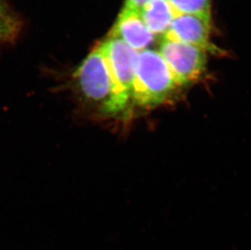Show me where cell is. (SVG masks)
<instances>
[{
  "instance_id": "6da1fadb",
  "label": "cell",
  "mask_w": 251,
  "mask_h": 250,
  "mask_svg": "<svg viewBox=\"0 0 251 250\" xmlns=\"http://www.w3.org/2000/svg\"><path fill=\"white\" fill-rule=\"evenodd\" d=\"M73 88L79 107L90 117L115 118L129 114L130 106L119 91L100 45L74 73Z\"/></svg>"
},
{
  "instance_id": "7a4b0ae2",
  "label": "cell",
  "mask_w": 251,
  "mask_h": 250,
  "mask_svg": "<svg viewBox=\"0 0 251 250\" xmlns=\"http://www.w3.org/2000/svg\"><path fill=\"white\" fill-rule=\"evenodd\" d=\"M180 87L166 62L158 50L147 49L138 52L133 82V105L152 107L164 103Z\"/></svg>"
},
{
  "instance_id": "3957f363",
  "label": "cell",
  "mask_w": 251,
  "mask_h": 250,
  "mask_svg": "<svg viewBox=\"0 0 251 250\" xmlns=\"http://www.w3.org/2000/svg\"><path fill=\"white\" fill-rule=\"evenodd\" d=\"M158 51L179 86L198 80L206 69V50L176 41L163 39Z\"/></svg>"
},
{
  "instance_id": "277c9868",
  "label": "cell",
  "mask_w": 251,
  "mask_h": 250,
  "mask_svg": "<svg viewBox=\"0 0 251 250\" xmlns=\"http://www.w3.org/2000/svg\"><path fill=\"white\" fill-rule=\"evenodd\" d=\"M100 47L119 91L131 106L138 52L111 34Z\"/></svg>"
},
{
  "instance_id": "5b68a950",
  "label": "cell",
  "mask_w": 251,
  "mask_h": 250,
  "mask_svg": "<svg viewBox=\"0 0 251 250\" xmlns=\"http://www.w3.org/2000/svg\"><path fill=\"white\" fill-rule=\"evenodd\" d=\"M211 16L199 13H178L163 39L176 41L212 50L210 43Z\"/></svg>"
},
{
  "instance_id": "8992f818",
  "label": "cell",
  "mask_w": 251,
  "mask_h": 250,
  "mask_svg": "<svg viewBox=\"0 0 251 250\" xmlns=\"http://www.w3.org/2000/svg\"><path fill=\"white\" fill-rule=\"evenodd\" d=\"M111 35L121 38L138 52L147 50L155 40V36L145 24L140 9L126 7L119 15Z\"/></svg>"
},
{
  "instance_id": "52a82bcc",
  "label": "cell",
  "mask_w": 251,
  "mask_h": 250,
  "mask_svg": "<svg viewBox=\"0 0 251 250\" xmlns=\"http://www.w3.org/2000/svg\"><path fill=\"white\" fill-rule=\"evenodd\" d=\"M140 11L145 24L155 37H164L177 14L168 0H149Z\"/></svg>"
},
{
  "instance_id": "ba28073f",
  "label": "cell",
  "mask_w": 251,
  "mask_h": 250,
  "mask_svg": "<svg viewBox=\"0 0 251 250\" xmlns=\"http://www.w3.org/2000/svg\"><path fill=\"white\" fill-rule=\"evenodd\" d=\"M19 31V20L4 2L0 0V43L14 40Z\"/></svg>"
},
{
  "instance_id": "9c48e42d",
  "label": "cell",
  "mask_w": 251,
  "mask_h": 250,
  "mask_svg": "<svg viewBox=\"0 0 251 250\" xmlns=\"http://www.w3.org/2000/svg\"><path fill=\"white\" fill-rule=\"evenodd\" d=\"M178 13H199L211 16V0H168Z\"/></svg>"
},
{
  "instance_id": "30bf717a",
  "label": "cell",
  "mask_w": 251,
  "mask_h": 250,
  "mask_svg": "<svg viewBox=\"0 0 251 250\" xmlns=\"http://www.w3.org/2000/svg\"><path fill=\"white\" fill-rule=\"evenodd\" d=\"M149 0H126L124 7L141 9V7Z\"/></svg>"
}]
</instances>
